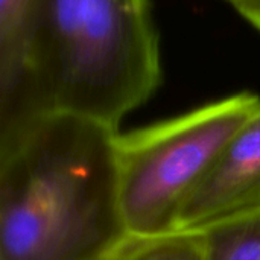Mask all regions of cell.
Listing matches in <instances>:
<instances>
[{"label": "cell", "instance_id": "9c48e42d", "mask_svg": "<svg viewBox=\"0 0 260 260\" xmlns=\"http://www.w3.org/2000/svg\"><path fill=\"white\" fill-rule=\"evenodd\" d=\"M225 2H229L235 8L236 5H241V3H245V2H259V0H225Z\"/></svg>", "mask_w": 260, "mask_h": 260}, {"label": "cell", "instance_id": "7a4b0ae2", "mask_svg": "<svg viewBox=\"0 0 260 260\" xmlns=\"http://www.w3.org/2000/svg\"><path fill=\"white\" fill-rule=\"evenodd\" d=\"M163 78L149 0H50L38 50V116L61 113L119 131Z\"/></svg>", "mask_w": 260, "mask_h": 260}, {"label": "cell", "instance_id": "ba28073f", "mask_svg": "<svg viewBox=\"0 0 260 260\" xmlns=\"http://www.w3.org/2000/svg\"><path fill=\"white\" fill-rule=\"evenodd\" d=\"M235 9L242 18H245L254 29H257L260 32V0L236 5Z\"/></svg>", "mask_w": 260, "mask_h": 260}, {"label": "cell", "instance_id": "6da1fadb", "mask_svg": "<svg viewBox=\"0 0 260 260\" xmlns=\"http://www.w3.org/2000/svg\"><path fill=\"white\" fill-rule=\"evenodd\" d=\"M117 134L52 113L0 143V260H94L128 236L117 204Z\"/></svg>", "mask_w": 260, "mask_h": 260}, {"label": "cell", "instance_id": "5b68a950", "mask_svg": "<svg viewBox=\"0 0 260 260\" xmlns=\"http://www.w3.org/2000/svg\"><path fill=\"white\" fill-rule=\"evenodd\" d=\"M49 5L50 0H0V143L40 117L34 85Z\"/></svg>", "mask_w": 260, "mask_h": 260}, {"label": "cell", "instance_id": "277c9868", "mask_svg": "<svg viewBox=\"0 0 260 260\" xmlns=\"http://www.w3.org/2000/svg\"><path fill=\"white\" fill-rule=\"evenodd\" d=\"M260 212V110L230 139L183 204L175 233H204Z\"/></svg>", "mask_w": 260, "mask_h": 260}, {"label": "cell", "instance_id": "3957f363", "mask_svg": "<svg viewBox=\"0 0 260 260\" xmlns=\"http://www.w3.org/2000/svg\"><path fill=\"white\" fill-rule=\"evenodd\" d=\"M257 110L259 96L244 91L117 134V204L126 235L145 239L174 235L189 195Z\"/></svg>", "mask_w": 260, "mask_h": 260}, {"label": "cell", "instance_id": "8992f818", "mask_svg": "<svg viewBox=\"0 0 260 260\" xmlns=\"http://www.w3.org/2000/svg\"><path fill=\"white\" fill-rule=\"evenodd\" d=\"M94 260H206L203 233H174L161 238L126 236Z\"/></svg>", "mask_w": 260, "mask_h": 260}, {"label": "cell", "instance_id": "52a82bcc", "mask_svg": "<svg viewBox=\"0 0 260 260\" xmlns=\"http://www.w3.org/2000/svg\"><path fill=\"white\" fill-rule=\"evenodd\" d=\"M203 235L206 260H260V212L224 222Z\"/></svg>", "mask_w": 260, "mask_h": 260}]
</instances>
